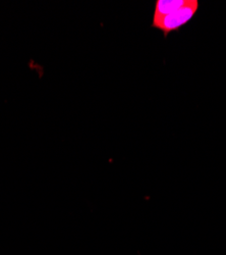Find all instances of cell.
<instances>
[{
	"label": "cell",
	"instance_id": "1",
	"mask_svg": "<svg viewBox=\"0 0 226 255\" xmlns=\"http://www.w3.org/2000/svg\"><path fill=\"white\" fill-rule=\"evenodd\" d=\"M199 7L197 0H188L187 3L179 9L158 18H153L152 26L164 33L167 36L170 32H173L180 27L189 23L192 17L195 15Z\"/></svg>",
	"mask_w": 226,
	"mask_h": 255
},
{
	"label": "cell",
	"instance_id": "2",
	"mask_svg": "<svg viewBox=\"0 0 226 255\" xmlns=\"http://www.w3.org/2000/svg\"><path fill=\"white\" fill-rule=\"evenodd\" d=\"M188 0H157L153 18L165 16L179 9L187 3Z\"/></svg>",
	"mask_w": 226,
	"mask_h": 255
}]
</instances>
